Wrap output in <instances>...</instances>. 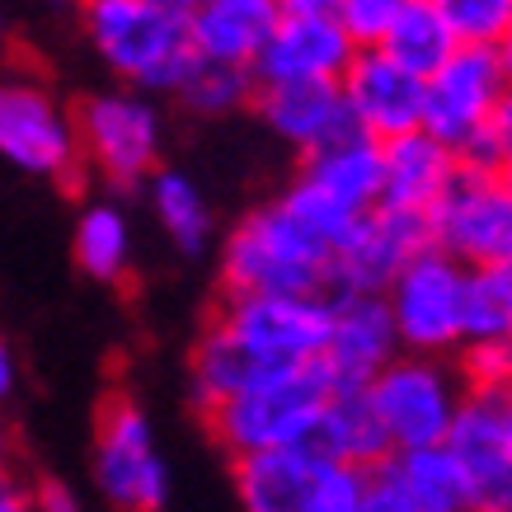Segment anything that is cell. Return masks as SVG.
I'll list each match as a JSON object with an SVG mask.
<instances>
[{"mask_svg":"<svg viewBox=\"0 0 512 512\" xmlns=\"http://www.w3.org/2000/svg\"><path fill=\"white\" fill-rule=\"evenodd\" d=\"M80 29L123 90L174 99L193 66L188 15H174L156 0H80Z\"/></svg>","mask_w":512,"mask_h":512,"instance_id":"cell-1","label":"cell"},{"mask_svg":"<svg viewBox=\"0 0 512 512\" xmlns=\"http://www.w3.org/2000/svg\"><path fill=\"white\" fill-rule=\"evenodd\" d=\"M329 254L278 198L235 221L221 245V296H325Z\"/></svg>","mask_w":512,"mask_h":512,"instance_id":"cell-2","label":"cell"},{"mask_svg":"<svg viewBox=\"0 0 512 512\" xmlns=\"http://www.w3.org/2000/svg\"><path fill=\"white\" fill-rule=\"evenodd\" d=\"M329 400H334V381H329L325 362H306V367H287L259 386L240 390L235 400L202 414V423H207L212 442L231 451V461H240L254 451L306 447Z\"/></svg>","mask_w":512,"mask_h":512,"instance_id":"cell-3","label":"cell"},{"mask_svg":"<svg viewBox=\"0 0 512 512\" xmlns=\"http://www.w3.org/2000/svg\"><path fill=\"white\" fill-rule=\"evenodd\" d=\"M71 113H76L80 165H90L118 193L146 188L165 151V113L156 99L137 90H99L85 94Z\"/></svg>","mask_w":512,"mask_h":512,"instance_id":"cell-4","label":"cell"},{"mask_svg":"<svg viewBox=\"0 0 512 512\" xmlns=\"http://www.w3.org/2000/svg\"><path fill=\"white\" fill-rule=\"evenodd\" d=\"M90 475L113 512H160L170 503V461L160 456L156 423L123 390L99 404Z\"/></svg>","mask_w":512,"mask_h":512,"instance_id":"cell-5","label":"cell"},{"mask_svg":"<svg viewBox=\"0 0 512 512\" xmlns=\"http://www.w3.org/2000/svg\"><path fill=\"white\" fill-rule=\"evenodd\" d=\"M0 160L52 184H76V174L85 170L76 113L43 76L15 66L0 71Z\"/></svg>","mask_w":512,"mask_h":512,"instance_id":"cell-6","label":"cell"},{"mask_svg":"<svg viewBox=\"0 0 512 512\" xmlns=\"http://www.w3.org/2000/svg\"><path fill=\"white\" fill-rule=\"evenodd\" d=\"M386 315L400 353L456 357L466 343V268L437 245H423L386 287Z\"/></svg>","mask_w":512,"mask_h":512,"instance_id":"cell-7","label":"cell"},{"mask_svg":"<svg viewBox=\"0 0 512 512\" xmlns=\"http://www.w3.org/2000/svg\"><path fill=\"white\" fill-rule=\"evenodd\" d=\"M376 419L390 437V451H423L442 447L456 423V409L466 400V386L451 367V357H414L400 353L390 367L376 372V381L367 386Z\"/></svg>","mask_w":512,"mask_h":512,"instance_id":"cell-8","label":"cell"},{"mask_svg":"<svg viewBox=\"0 0 512 512\" xmlns=\"http://www.w3.org/2000/svg\"><path fill=\"white\" fill-rule=\"evenodd\" d=\"M212 315L268 367L287 372V367L320 362L334 325V301L329 296H221Z\"/></svg>","mask_w":512,"mask_h":512,"instance_id":"cell-9","label":"cell"},{"mask_svg":"<svg viewBox=\"0 0 512 512\" xmlns=\"http://www.w3.org/2000/svg\"><path fill=\"white\" fill-rule=\"evenodd\" d=\"M423 226H428V245L451 254L461 268L512 259V198L498 184V174L456 170Z\"/></svg>","mask_w":512,"mask_h":512,"instance_id":"cell-10","label":"cell"},{"mask_svg":"<svg viewBox=\"0 0 512 512\" xmlns=\"http://www.w3.org/2000/svg\"><path fill=\"white\" fill-rule=\"evenodd\" d=\"M503 90L508 80L498 66V47H456L423 80V132L447 151H461L470 137H480L484 118Z\"/></svg>","mask_w":512,"mask_h":512,"instance_id":"cell-11","label":"cell"},{"mask_svg":"<svg viewBox=\"0 0 512 512\" xmlns=\"http://www.w3.org/2000/svg\"><path fill=\"white\" fill-rule=\"evenodd\" d=\"M503 400L466 395L447 442H442L466 480L470 512H512V428Z\"/></svg>","mask_w":512,"mask_h":512,"instance_id":"cell-12","label":"cell"},{"mask_svg":"<svg viewBox=\"0 0 512 512\" xmlns=\"http://www.w3.org/2000/svg\"><path fill=\"white\" fill-rule=\"evenodd\" d=\"M428 245V226L423 217H404L390 207H372L367 217L357 221V231L339 245V254L329 259V301H348V296H386V287L395 282L419 249Z\"/></svg>","mask_w":512,"mask_h":512,"instance_id":"cell-13","label":"cell"},{"mask_svg":"<svg viewBox=\"0 0 512 512\" xmlns=\"http://www.w3.org/2000/svg\"><path fill=\"white\" fill-rule=\"evenodd\" d=\"M339 94L348 118L372 141H395L423 127V80L395 66L381 47H357Z\"/></svg>","mask_w":512,"mask_h":512,"instance_id":"cell-14","label":"cell"},{"mask_svg":"<svg viewBox=\"0 0 512 512\" xmlns=\"http://www.w3.org/2000/svg\"><path fill=\"white\" fill-rule=\"evenodd\" d=\"M357 43L343 33L339 19H282L254 57L259 85H296V80H334L339 85Z\"/></svg>","mask_w":512,"mask_h":512,"instance_id":"cell-15","label":"cell"},{"mask_svg":"<svg viewBox=\"0 0 512 512\" xmlns=\"http://www.w3.org/2000/svg\"><path fill=\"white\" fill-rule=\"evenodd\" d=\"M400 357V339L390 329L381 296H348L334 301V325L320 362H325L334 390H367L381 367Z\"/></svg>","mask_w":512,"mask_h":512,"instance_id":"cell-16","label":"cell"},{"mask_svg":"<svg viewBox=\"0 0 512 512\" xmlns=\"http://www.w3.org/2000/svg\"><path fill=\"white\" fill-rule=\"evenodd\" d=\"M249 109L264 118V127L292 151L311 156L315 146L339 137L353 123L343 109V94L334 80H296V85H259Z\"/></svg>","mask_w":512,"mask_h":512,"instance_id":"cell-17","label":"cell"},{"mask_svg":"<svg viewBox=\"0 0 512 512\" xmlns=\"http://www.w3.org/2000/svg\"><path fill=\"white\" fill-rule=\"evenodd\" d=\"M456 170H461L456 151L433 141L423 127L409 137L381 141V207L404 217H428Z\"/></svg>","mask_w":512,"mask_h":512,"instance_id":"cell-18","label":"cell"},{"mask_svg":"<svg viewBox=\"0 0 512 512\" xmlns=\"http://www.w3.org/2000/svg\"><path fill=\"white\" fill-rule=\"evenodd\" d=\"M273 24H278L273 0H193L188 43H193V57H202V62L254 66Z\"/></svg>","mask_w":512,"mask_h":512,"instance_id":"cell-19","label":"cell"},{"mask_svg":"<svg viewBox=\"0 0 512 512\" xmlns=\"http://www.w3.org/2000/svg\"><path fill=\"white\" fill-rule=\"evenodd\" d=\"M268 376H278V367H268L264 357L249 343H240L217 315L202 325L193 353H188V400L198 414H212L217 404L235 400L240 390L259 386Z\"/></svg>","mask_w":512,"mask_h":512,"instance_id":"cell-20","label":"cell"},{"mask_svg":"<svg viewBox=\"0 0 512 512\" xmlns=\"http://www.w3.org/2000/svg\"><path fill=\"white\" fill-rule=\"evenodd\" d=\"M320 470V451L306 447H278L254 451L235 461V498L240 512H306L311 484Z\"/></svg>","mask_w":512,"mask_h":512,"instance_id":"cell-21","label":"cell"},{"mask_svg":"<svg viewBox=\"0 0 512 512\" xmlns=\"http://www.w3.org/2000/svg\"><path fill=\"white\" fill-rule=\"evenodd\" d=\"M301 174L353 212L381 207V141H372L357 123L315 146L311 156H301Z\"/></svg>","mask_w":512,"mask_h":512,"instance_id":"cell-22","label":"cell"},{"mask_svg":"<svg viewBox=\"0 0 512 512\" xmlns=\"http://www.w3.org/2000/svg\"><path fill=\"white\" fill-rule=\"evenodd\" d=\"M311 447L320 456H329V461L353 466V470H376L395 456L386 428H381L372 400H367V390H334V400L320 414V428H315Z\"/></svg>","mask_w":512,"mask_h":512,"instance_id":"cell-23","label":"cell"},{"mask_svg":"<svg viewBox=\"0 0 512 512\" xmlns=\"http://www.w3.org/2000/svg\"><path fill=\"white\" fill-rule=\"evenodd\" d=\"M71 254H76V268L85 278L123 282L132 273V259H137V235H132L123 202L113 198L85 202L76 217V235H71Z\"/></svg>","mask_w":512,"mask_h":512,"instance_id":"cell-24","label":"cell"},{"mask_svg":"<svg viewBox=\"0 0 512 512\" xmlns=\"http://www.w3.org/2000/svg\"><path fill=\"white\" fill-rule=\"evenodd\" d=\"M146 198H151V212H156L160 231L174 240V249H184V254H202V249L212 245L217 217H212L207 193L193 184V174L160 165V170L146 179Z\"/></svg>","mask_w":512,"mask_h":512,"instance_id":"cell-25","label":"cell"},{"mask_svg":"<svg viewBox=\"0 0 512 512\" xmlns=\"http://www.w3.org/2000/svg\"><path fill=\"white\" fill-rule=\"evenodd\" d=\"M390 470L400 480L404 498L414 512H470V494L456 461L447 456V447H423L390 456Z\"/></svg>","mask_w":512,"mask_h":512,"instance_id":"cell-26","label":"cell"},{"mask_svg":"<svg viewBox=\"0 0 512 512\" xmlns=\"http://www.w3.org/2000/svg\"><path fill=\"white\" fill-rule=\"evenodd\" d=\"M381 52H386L395 66H404L409 76H419V80H428L437 71V66L447 62L451 52H456V38L447 33V24L423 5V0H414L409 10H404L395 24H390V33L381 38Z\"/></svg>","mask_w":512,"mask_h":512,"instance_id":"cell-27","label":"cell"},{"mask_svg":"<svg viewBox=\"0 0 512 512\" xmlns=\"http://www.w3.org/2000/svg\"><path fill=\"white\" fill-rule=\"evenodd\" d=\"M254 90H259V80H254L249 66H221V62H202V57H193V66L184 71L174 99H179L188 113L226 118V113L249 109V104H254Z\"/></svg>","mask_w":512,"mask_h":512,"instance_id":"cell-28","label":"cell"},{"mask_svg":"<svg viewBox=\"0 0 512 512\" xmlns=\"http://www.w3.org/2000/svg\"><path fill=\"white\" fill-rule=\"evenodd\" d=\"M512 339V259L466 268V343Z\"/></svg>","mask_w":512,"mask_h":512,"instance_id":"cell-29","label":"cell"},{"mask_svg":"<svg viewBox=\"0 0 512 512\" xmlns=\"http://www.w3.org/2000/svg\"><path fill=\"white\" fill-rule=\"evenodd\" d=\"M278 202L287 207V212H292L296 221H301V226H306V231L315 235V240H320V245L329 249V254H339V245L357 231V221L367 217V212H353V207H343L334 193H325L320 184H311L306 174H296L292 184L282 188Z\"/></svg>","mask_w":512,"mask_h":512,"instance_id":"cell-30","label":"cell"},{"mask_svg":"<svg viewBox=\"0 0 512 512\" xmlns=\"http://www.w3.org/2000/svg\"><path fill=\"white\" fill-rule=\"evenodd\" d=\"M456 47H498L512 33V0H423Z\"/></svg>","mask_w":512,"mask_h":512,"instance_id":"cell-31","label":"cell"},{"mask_svg":"<svg viewBox=\"0 0 512 512\" xmlns=\"http://www.w3.org/2000/svg\"><path fill=\"white\" fill-rule=\"evenodd\" d=\"M451 367L461 376L466 395H512V339H475L461 343Z\"/></svg>","mask_w":512,"mask_h":512,"instance_id":"cell-32","label":"cell"},{"mask_svg":"<svg viewBox=\"0 0 512 512\" xmlns=\"http://www.w3.org/2000/svg\"><path fill=\"white\" fill-rule=\"evenodd\" d=\"M456 160H461V170H475V174H498L512 160V85L498 94V104L484 118L480 137H470L456 151Z\"/></svg>","mask_w":512,"mask_h":512,"instance_id":"cell-33","label":"cell"},{"mask_svg":"<svg viewBox=\"0 0 512 512\" xmlns=\"http://www.w3.org/2000/svg\"><path fill=\"white\" fill-rule=\"evenodd\" d=\"M362 489H367V470L339 466V461L320 456L306 512H362Z\"/></svg>","mask_w":512,"mask_h":512,"instance_id":"cell-34","label":"cell"},{"mask_svg":"<svg viewBox=\"0 0 512 512\" xmlns=\"http://www.w3.org/2000/svg\"><path fill=\"white\" fill-rule=\"evenodd\" d=\"M414 0H339V24L357 47H376Z\"/></svg>","mask_w":512,"mask_h":512,"instance_id":"cell-35","label":"cell"},{"mask_svg":"<svg viewBox=\"0 0 512 512\" xmlns=\"http://www.w3.org/2000/svg\"><path fill=\"white\" fill-rule=\"evenodd\" d=\"M362 512H414L409 508V498H404L400 480H395V470L386 466H376L367 470V489H362Z\"/></svg>","mask_w":512,"mask_h":512,"instance_id":"cell-36","label":"cell"},{"mask_svg":"<svg viewBox=\"0 0 512 512\" xmlns=\"http://www.w3.org/2000/svg\"><path fill=\"white\" fill-rule=\"evenodd\" d=\"M29 489V508L33 512H80V494L57 475H43V480L24 484Z\"/></svg>","mask_w":512,"mask_h":512,"instance_id":"cell-37","label":"cell"},{"mask_svg":"<svg viewBox=\"0 0 512 512\" xmlns=\"http://www.w3.org/2000/svg\"><path fill=\"white\" fill-rule=\"evenodd\" d=\"M282 19H339V0H273Z\"/></svg>","mask_w":512,"mask_h":512,"instance_id":"cell-38","label":"cell"},{"mask_svg":"<svg viewBox=\"0 0 512 512\" xmlns=\"http://www.w3.org/2000/svg\"><path fill=\"white\" fill-rule=\"evenodd\" d=\"M15 390H19V357L10 348V339L0 334V409H5V400H15Z\"/></svg>","mask_w":512,"mask_h":512,"instance_id":"cell-39","label":"cell"},{"mask_svg":"<svg viewBox=\"0 0 512 512\" xmlns=\"http://www.w3.org/2000/svg\"><path fill=\"white\" fill-rule=\"evenodd\" d=\"M15 461H19L15 423L5 419V409H0V480H10V475H15Z\"/></svg>","mask_w":512,"mask_h":512,"instance_id":"cell-40","label":"cell"},{"mask_svg":"<svg viewBox=\"0 0 512 512\" xmlns=\"http://www.w3.org/2000/svg\"><path fill=\"white\" fill-rule=\"evenodd\" d=\"M0 512H33L29 508V489L10 475V480H0Z\"/></svg>","mask_w":512,"mask_h":512,"instance_id":"cell-41","label":"cell"},{"mask_svg":"<svg viewBox=\"0 0 512 512\" xmlns=\"http://www.w3.org/2000/svg\"><path fill=\"white\" fill-rule=\"evenodd\" d=\"M498 66H503V80L512 85V33L503 38V43H498Z\"/></svg>","mask_w":512,"mask_h":512,"instance_id":"cell-42","label":"cell"},{"mask_svg":"<svg viewBox=\"0 0 512 512\" xmlns=\"http://www.w3.org/2000/svg\"><path fill=\"white\" fill-rule=\"evenodd\" d=\"M498 184L508 188V198H512V160H508V165H503V170H498Z\"/></svg>","mask_w":512,"mask_h":512,"instance_id":"cell-43","label":"cell"},{"mask_svg":"<svg viewBox=\"0 0 512 512\" xmlns=\"http://www.w3.org/2000/svg\"><path fill=\"white\" fill-rule=\"evenodd\" d=\"M503 409H508V428H512V395H508V400H503Z\"/></svg>","mask_w":512,"mask_h":512,"instance_id":"cell-44","label":"cell"},{"mask_svg":"<svg viewBox=\"0 0 512 512\" xmlns=\"http://www.w3.org/2000/svg\"><path fill=\"white\" fill-rule=\"evenodd\" d=\"M0 52H5V19H0Z\"/></svg>","mask_w":512,"mask_h":512,"instance_id":"cell-45","label":"cell"}]
</instances>
